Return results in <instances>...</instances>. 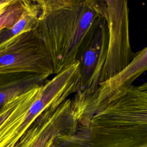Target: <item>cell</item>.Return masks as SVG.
Here are the masks:
<instances>
[{
	"label": "cell",
	"mask_w": 147,
	"mask_h": 147,
	"mask_svg": "<svg viewBox=\"0 0 147 147\" xmlns=\"http://www.w3.org/2000/svg\"><path fill=\"white\" fill-rule=\"evenodd\" d=\"M28 0H12L0 9V32L11 27L20 18L24 12Z\"/></svg>",
	"instance_id": "cell-10"
},
{
	"label": "cell",
	"mask_w": 147,
	"mask_h": 147,
	"mask_svg": "<svg viewBox=\"0 0 147 147\" xmlns=\"http://www.w3.org/2000/svg\"><path fill=\"white\" fill-rule=\"evenodd\" d=\"M39 14L36 1L28 0L26 6L20 18L10 28L0 32V48L17 36L34 30Z\"/></svg>",
	"instance_id": "cell-9"
},
{
	"label": "cell",
	"mask_w": 147,
	"mask_h": 147,
	"mask_svg": "<svg viewBox=\"0 0 147 147\" xmlns=\"http://www.w3.org/2000/svg\"><path fill=\"white\" fill-rule=\"evenodd\" d=\"M28 73L54 75L51 58L33 30L24 33L0 48V75Z\"/></svg>",
	"instance_id": "cell-4"
},
{
	"label": "cell",
	"mask_w": 147,
	"mask_h": 147,
	"mask_svg": "<svg viewBox=\"0 0 147 147\" xmlns=\"http://www.w3.org/2000/svg\"><path fill=\"white\" fill-rule=\"evenodd\" d=\"M48 78L28 73L0 75V110L10 99L41 86Z\"/></svg>",
	"instance_id": "cell-8"
},
{
	"label": "cell",
	"mask_w": 147,
	"mask_h": 147,
	"mask_svg": "<svg viewBox=\"0 0 147 147\" xmlns=\"http://www.w3.org/2000/svg\"><path fill=\"white\" fill-rule=\"evenodd\" d=\"M12 0H0V9L5 7L11 2Z\"/></svg>",
	"instance_id": "cell-11"
},
{
	"label": "cell",
	"mask_w": 147,
	"mask_h": 147,
	"mask_svg": "<svg viewBox=\"0 0 147 147\" xmlns=\"http://www.w3.org/2000/svg\"><path fill=\"white\" fill-rule=\"evenodd\" d=\"M52 147H56V146H55V145H54ZM139 147H147V146H146V145H144V146H139Z\"/></svg>",
	"instance_id": "cell-12"
},
{
	"label": "cell",
	"mask_w": 147,
	"mask_h": 147,
	"mask_svg": "<svg viewBox=\"0 0 147 147\" xmlns=\"http://www.w3.org/2000/svg\"><path fill=\"white\" fill-rule=\"evenodd\" d=\"M108 42L100 83L123 70L132 60L129 38V7L126 0H106Z\"/></svg>",
	"instance_id": "cell-5"
},
{
	"label": "cell",
	"mask_w": 147,
	"mask_h": 147,
	"mask_svg": "<svg viewBox=\"0 0 147 147\" xmlns=\"http://www.w3.org/2000/svg\"><path fill=\"white\" fill-rule=\"evenodd\" d=\"M147 84L132 85L96 111L88 124L69 137L96 147L146 145Z\"/></svg>",
	"instance_id": "cell-2"
},
{
	"label": "cell",
	"mask_w": 147,
	"mask_h": 147,
	"mask_svg": "<svg viewBox=\"0 0 147 147\" xmlns=\"http://www.w3.org/2000/svg\"><path fill=\"white\" fill-rule=\"evenodd\" d=\"M34 31L51 58L53 74L78 62L94 29L106 16L105 1L37 0Z\"/></svg>",
	"instance_id": "cell-1"
},
{
	"label": "cell",
	"mask_w": 147,
	"mask_h": 147,
	"mask_svg": "<svg viewBox=\"0 0 147 147\" xmlns=\"http://www.w3.org/2000/svg\"><path fill=\"white\" fill-rule=\"evenodd\" d=\"M147 68V48L134 53L130 64L121 72L100 83L78 119L79 126H86L92 116L109 102L126 92Z\"/></svg>",
	"instance_id": "cell-7"
},
{
	"label": "cell",
	"mask_w": 147,
	"mask_h": 147,
	"mask_svg": "<svg viewBox=\"0 0 147 147\" xmlns=\"http://www.w3.org/2000/svg\"><path fill=\"white\" fill-rule=\"evenodd\" d=\"M105 17L94 29L78 57L79 86L71 98L72 108L78 121L100 84L108 42V28Z\"/></svg>",
	"instance_id": "cell-3"
},
{
	"label": "cell",
	"mask_w": 147,
	"mask_h": 147,
	"mask_svg": "<svg viewBox=\"0 0 147 147\" xmlns=\"http://www.w3.org/2000/svg\"><path fill=\"white\" fill-rule=\"evenodd\" d=\"M78 126L69 98L43 111L13 147H52L59 137L74 134Z\"/></svg>",
	"instance_id": "cell-6"
}]
</instances>
